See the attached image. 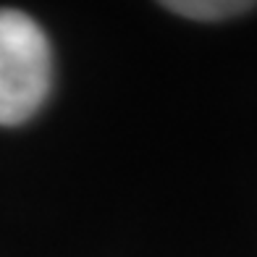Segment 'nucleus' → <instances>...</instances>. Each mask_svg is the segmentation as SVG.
Masks as SVG:
<instances>
[{
  "label": "nucleus",
  "mask_w": 257,
  "mask_h": 257,
  "mask_svg": "<svg viewBox=\"0 0 257 257\" xmlns=\"http://www.w3.org/2000/svg\"><path fill=\"white\" fill-rule=\"evenodd\" d=\"M53 87V50L42 27L16 8H0V126L34 118Z\"/></svg>",
  "instance_id": "nucleus-1"
},
{
  "label": "nucleus",
  "mask_w": 257,
  "mask_h": 257,
  "mask_svg": "<svg viewBox=\"0 0 257 257\" xmlns=\"http://www.w3.org/2000/svg\"><path fill=\"white\" fill-rule=\"evenodd\" d=\"M163 8L194 21H223L247 14L254 8V3H244V0H171V3H163Z\"/></svg>",
  "instance_id": "nucleus-2"
}]
</instances>
